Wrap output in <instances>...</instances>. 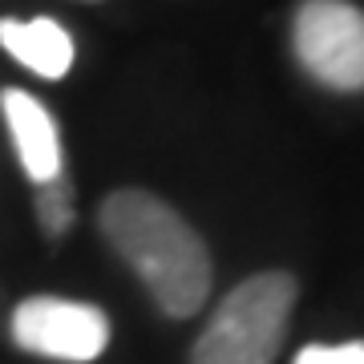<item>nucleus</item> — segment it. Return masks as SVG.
I'll use <instances>...</instances> for the list:
<instances>
[{
  "mask_svg": "<svg viewBox=\"0 0 364 364\" xmlns=\"http://www.w3.org/2000/svg\"><path fill=\"white\" fill-rule=\"evenodd\" d=\"M102 231L130 263L166 316H195L210 296V267L203 235L150 191H114L102 207Z\"/></svg>",
  "mask_w": 364,
  "mask_h": 364,
  "instance_id": "1",
  "label": "nucleus"
},
{
  "mask_svg": "<svg viewBox=\"0 0 364 364\" xmlns=\"http://www.w3.org/2000/svg\"><path fill=\"white\" fill-rule=\"evenodd\" d=\"M296 308V279L259 272L235 284L203 328L191 364H272L284 348L287 320Z\"/></svg>",
  "mask_w": 364,
  "mask_h": 364,
  "instance_id": "2",
  "label": "nucleus"
},
{
  "mask_svg": "<svg viewBox=\"0 0 364 364\" xmlns=\"http://www.w3.org/2000/svg\"><path fill=\"white\" fill-rule=\"evenodd\" d=\"M291 45L320 85L340 93L364 90V9L348 0H304Z\"/></svg>",
  "mask_w": 364,
  "mask_h": 364,
  "instance_id": "3",
  "label": "nucleus"
},
{
  "mask_svg": "<svg viewBox=\"0 0 364 364\" xmlns=\"http://www.w3.org/2000/svg\"><path fill=\"white\" fill-rule=\"evenodd\" d=\"M16 348L65 364H90L109 344V320L102 308L65 296H28L13 312Z\"/></svg>",
  "mask_w": 364,
  "mask_h": 364,
  "instance_id": "4",
  "label": "nucleus"
},
{
  "mask_svg": "<svg viewBox=\"0 0 364 364\" xmlns=\"http://www.w3.org/2000/svg\"><path fill=\"white\" fill-rule=\"evenodd\" d=\"M0 109H4L16 158H21V170L28 174V182H33V186L53 182L65 170V158H61L57 122H53V114L45 109V102H37V97L25 93V90H4L0 93Z\"/></svg>",
  "mask_w": 364,
  "mask_h": 364,
  "instance_id": "5",
  "label": "nucleus"
},
{
  "mask_svg": "<svg viewBox=\"0 0 364 364\" xmlns=\"http://www.w3.org/2000/svg\"><path fill=\"white\" fill-rule=\"evenodd\" d=\"M0 49L13 57L16 65L37 73L45 81H61L73 69V37L65 25L53 16H33V21H0Z\"/></svg>",
  "mask_w": 364,
  "mask_h": 364,
  "instance_id": "6",
  "label": "nucleus"
},
{
  "mask_svg": "<svg viewBox=\"0 0 364 364\" xmlns=\"http://www.w3.org/2000/svg\"><path fill=\"white\" fill-rule=\"evenodd\" d=\"M73 186H69L65 178V170L57 174L53 182H41V191H37V219L41 227L49 235H65L69 227H73Z\"/></svg>",
  "mask_w": 364,
  "mask_h": 364,
  "instance_id": "7",
  "label": "nucleus"
},
{
  "mask_svg": "<svg viewBox=\"0 0 364 364\" xmlns=\"http://www.w3.org/2000/svg\"><path fill=\"white\" fill-rule=\"evenodd\" d=\"M291 364H364V340H348V344H304Z\"/></svg>",
  "mask_w": 364,
  "mask_h": 364,
  "instance_id": "8",
  "label": "nucleus"
}]
</instances>
